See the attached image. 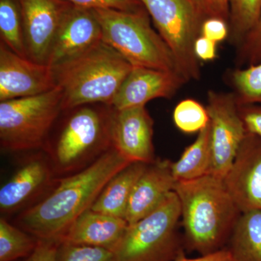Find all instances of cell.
<instances>
[{"label": "cell", "mask_w": 261, "mask_h": 261, "mask_svg": "<svg viewBox=\"0 0 261 261\" xmlns=\"http://www.w3.org/2000/svg\"><path fill=\"white\" fill-rule=\"evenodd\" d=\"M173 261H235L232 254L227 247L221 249L218 251L207 254V255H200L196 258H187L185 254H181L176 257Z\"/></svg>", "instance_id": "obj_35"}, {"label": "cell", "mask_w": 261, "mask_h": 261, "mask_svg": "<svg viewBox=\"0 0 261 261\" xmlns=\"http://www.w3.org/2000/svg\"><path fill=\"white\" fill-rule=\"evenodd\" d=\"M206 109L210 118L211 174L224 179L247 135V130L233 92L208 91Z\"/></svg>", "instance_id": "obj_9"}, {"label": "cell", "mask_w": 261, "mask_h": 261, "mask_svg": "<svg viewBox=\"0 0 261 261\" xmlns=\"http://www.w3.org/2000/svg\"><path fill=\"white\" fill-rule=\"evenodd\" d=\"M70 4L88 9H113L126 12L146 10L140 0H63Z\"/></svg>", "instance_id": "obj_29"}, {"label": "cell", "mask_w": 261, "mask_h": 261, "mask_svg": "<svg viewBox=\"0 0 261 261\" xmlns=\"http://www.w3.org/2000/svg\"><path fill=\"white\" fill-rule=\"evenodd\" d=\"M241 213L261 210V137L247 132L224 178Z\"/></svg>", "instance_id": "obj_13"}, {"label": "cell", "mask_w": 261, "mask_h": 261, "mask_svg": "<svg viewBox=\"0 0 261 261\" xmlns=\"http://www.w3.org/2000/svg\"><path fill=\"white\" fill-rule=\"evenodd\" d=\"M173 119L178 129L185 134L199 133L210 122L206 108L193 99L178 102L173 111Z\"/></svg>", "instance_id": "obj_26"}, {"label": "cell", "mask_w": 261, "mask_h": 261, "mask_svg": "<svg viewBox=\"0 0 261 261\" xmlns=\"http://www.w3.org/2000/svg\"><path fill=\"white\" fill-rule=\"evenodd\" d=\"M154 27L172 51L178 73L186 82L199 80L200 61L195 43L204 22L212 18L202 0H140Z\"/></svg>", "instance_id": "obj_7"}, {"label": "cell", "mask_w": 261, "mask_h": 261, "mask_svg": "<svg viewBox=\"0 0 261 261\" xmlns=\"http://www.w3.org/2000/svg\"><path fill=\"white\" fill-rule=\"evenodd\" d=\"M133 65L101 42L83 54L53 67L61 89L63 111L89 104L111 105Z\"/></svg>", "instance_id": "obj_3"}, {"label": "cell", "mask_w": 261, "mask_h": 261, "mask_svg": "<svg viewBox=\"0 0 261 261\" xmlns=\"http://www.w3.org/2000/svg\"><path fill=\"white\" fill-rule=\"evenodd\" d=\"M186 81L177 72L133 66L110 106L116 110L145 106L158 99H170Z\"/></svg>", "instance_id": "obj_15"}, {"label": "cell", "mask_w": 261, "mask_h": 261, "mask_svg": "<svg viewBox=\"0 0 261 261\" xmlns=\"http://www.w3.org/2000/svg\"><path fill=\"white\" fill-rule=\"evenodd\" d=\"M226 247L235 261H261V210L242 213Z\"/></svg>", "instance_id": "obj_21"}, {"label": "cell", "mask_w": 261, "mask_h": 261, "mask_svg": "<svg viewBox=\"0 0 261 261\" xmlns=\"http://www.w3.org/2000/svg\"><path fill=\"white\" fill-rule=\"evenodd\" d=\"M148 164L132 162L115 175L92 207L96 212L124 219L134 187Z\"/></svg>", "instance_id": "obj_19"}, {"label": "cell", "mask_w": 261, "mask_h": 261, "mask_svg": "<svg viewBox=\"0 0 261 261\" xmlns=\"http://www.w3.org/2000/svg\"><path fill=\"white\" fill-rule=\"evenodd\" d=\"M39 240L19 229L4 219H0V261H14L28 257Z\"/></svg>", "instance_id": "obj_25"}, {"label": "cell", "mask_w": 261, "mask_h": 261, "mask_svg": "<svg viewBox=\"0 0 261 261\" xmlns=\"http://www.w3.org/2000/svg\"><path fill=\"white\" fill-rule=\"evenodd\" d=\"M130 163L110 147L87 168L60 180L47 197L24 211L20 225L39 240L61 243L75 220L92 208L110 180Z\"/></svg>", "instance_id": "obj_1"}, {"label": "cell", "mask_w": 261, "mask_h": 261, "mask_svg": "<svg viewBox=\"0 0 261 261\" xmlns=\"http://www.w3.org/2000/svg\"><path fill=\"white\" fill-rule=\"evenodd\" d=\"M211 17L224 19L228 21L229 17L228 0H202Z\"/></svg>", "instance_id": "obj_34"}, {"label": "cell", "mask_w": 261, "mask_h": 261, "mask_svg": "<svg viewBox=\"0 0 261 261\" xmlns=\"http://www.w3.org/2000/svg\"><path fill=\"white\" fill-rule=\"evenodd\" d=\"M57 261H117L111 250L103 247L61 243Z\"/></svg>", "instance_id": "obj_27"}, {"label": "cell", "mask_w": 261, "mask_h": 261, "mask_svg": "<svg viewBox=\"0 0 261 261\" xmlns=\"http://www.w3.org/2000/svg\"><path fill=\"white\" fill-rule=\"evenodd\" d=\"M181 205L171 192L151 214L128 225L113 250L117 261H173L185 253Z\"/></svg>", "instance_id": "obj_6"}, {"label": "cell", "mask_w": 261, "mask_h": 261, "mask_svg": "<svg viewBox=\"0 0 261 261\" xmlns=\"http://www.w3.org/2000/svg\"><path fill=\"white\" fill-rule=\"evenodd\" d=\"M61 89L0 102V144L8 151L44 147L61 113Z\"/></svg>", "instance_id": "obj_8"}, {"label": "cell", "mask_w": 261, "mask_h": 261, "mask_svg": "<svg viewBox=\"0 0 261 261\" xmlns=\"http://www.w3.org/2000/svg\"><path fill=\"white\" fill-rule=\"evenodd\" d=\"M239 111L247 132L261 137L260 105L239 106Z\"/></svg>", "instance_id": "obj_31"}, {"label": "cell", "mask_w": 261, "mask_h": 261, "mask_svg": "<svg viewBox=\"0 0 261 261\" xmlns=\"http://www.w3.org/2000/svg\"><path fill=\"white\" fill-rule=\"evenodd\" d=\"M60 243L56 240H39L35 250L24 261H57Z\"/></svg>", "instance_id": "obj_32"}, {"label": "cell", "mask_w": 261, "mask_h": 261, "mask_svg": "<svg viewBox=\"0 0 261 261\" xmlns=\"http://www.w3.org/2000/svg\"><path fill=\"white\" fill-rule=\"evenodd\" d=\"M217 43L203 36L197 38L195 43V56L200 61H212L217 57Z\"/></svg>", "instance_id": "obj_33"}, {"label": "cell", "mask_w": 261, "mask_h": 261, "mask_svg": "<svg viewBox=\"0 0 261 261\" xmlns=\"http://www.w3.org/2000/svg\"><path fill=\"white\" fill-rule=\"evenodd\" d=\"M56 87L51 66L19 56L0 42V102L38 95Z\"/></svg>", "instance_id": "obj_11"}, {"label": "cell", "mask_w": 261, "mask_h": 261, "mask_svg": "<svg viewBox=\"0 0 261 261\" xmlns=\"http://www.w3.org/2000/svg\"><path fill=\"white\" fill-rule=\"evenodd\" d=\"M27 58L48 65L58 29L69 8L63 0H18Z\"/></svg>", "instance_id": "obj_10"}, {"label": "cell", "mask_w": 261, "mask_h": 261, "mask_svg": "<svg viewBox=\"0 0 261 261\" xmlns=\"http://www.w3.org/2000/svg\"><path fill=\"white\" fill-rule=\"evenodd\" d=\"M101 42L102 28L94 10L70 5L58 29L48 65L51 68L61 65Z\"/></svg>", "instance_id": "obj_14"}, {"label": "cell", "mask_w": 261, "mask_h": 261, "mask_svg": "<svg viewBox=\"0 0 261 261\" xmlns=\"http://www.w3.org/2000/svg\"><path fill=\"white\" fill-rule=\"evenodd\" d=\"M225 80L231 87L238 106H261V62L230 70Z\"/></svg>", "instance_id": "obj_23"}, {"label": "cell", "mask_w": 261, "mask_h": 261, "mask_svg": "<svg viewBox=\"0 0 261 261\" xmlns=\"http://www.w3.org/2000/svg\"><path fill=\"white\" fill-rule=\"evenodd\" d=\"M171 171L176 181H190L211 174L212 153L210 122L201 130L193 143L185 149L180 159L171 162Z\"/></svg>", "instance_id": "obj_20"}, {"label": "cell", "mask_w": 261, "mask_h": 261, "mask_svg": "<svg viewBox=\"0 0 261 261\" xmlns=\"http://www.w3.org/2000/svg\"><path fill=\"white\" fill-rule=\"evenodd\" d=\"M185 249L207 255L226 247L241 215L225 186L212 174L176 181Z\"/></svg>", "instance_id": "obj_2"}, {"label": "cell", "mask_w": 261, "mask_h": 261, "mask_svg": "<svg viewBox=\"0 0 261 261\" xmlns=\"http://www.w3.org/2000/svg\"><path fill=\"white\" fill-rule=\"evenodd\" d=\"M261 62V15L254 28L237 48V68H244Z\"/></svg>", "instance_id": "obj_28"}, {"label": "cell", "mask_w": 261, "mask_h": 261, "mask_svg": "<svg viewBox=\"0 0 261 261\" xmlns=\"http://www.w3.org/2000/svg\"><path fill=\"white\" fill-rule=\"evenodd\" d=\"M102 28V42L133 66L178 72L172 51L151 27L147 10H94Z\"/></svg>", "instance_id": "obj_4"}, {"label": "cell", "mask_w": 261, "mask_h": 261, "mask_svg": "<svg viewBox=\"0 0 261 261\" xmlns=\"http://www.w3.org/2000/svg\"><path fill=\"white\" fill-rule=\"evenodd\" d=\"M228 21L222 18L212 17L204 22L201 35L218 44L228 39Z\"/></svg>", "instance_id": "obj_30"}, {"label": "cell", "mask_w": 261, "mask_h": 261, "mask_svg": "<svg viewBox=\"0 0 261 261\" xmlns=\"http://www.w3.org/2000/svg\"><path fill=\"white\" fill-rule=\"evenodd\" d=\"M228 41L238 48L254 28L261 15V0H228Z\"/></svg>", "instance_id": "obj_22"}, {"label": "cell", "mask_w": 261, "mask_h": 261, "mask_svg": "<svg viewBox=\"0 0 261 261\" xmlns=\"http://www.w3.org/2000/svg\"><path fill=\"white\" fill-rule=\"evenodd\" d=\"M50 177V167L44 158L29 159L1 187V212H12L23 205L47 185Z\"/></svg>", "instance_id": "obj_18"}, {"label": "cell", "mask_w": 261, "mask_h": 261, "mask_svg": "<svg viewBox=\"0 0 261 261\" xmlns=\"http://www.w3.org/2000/svg\"><path fill=\"white\" fill-rule=\"evenodd\" d=\"M113 108L89 104L63 111L65 117L51 142H47L58 171H70L111 147Z\"/></svg>", "instance_id": "obj_5"}, {"label": "cell", "mask_w": 261, "mask_h": 261, "mask_svg": "<svg viewBox=\"0 0 261 261\" xmlns=\"http://www.w3.org/2000/svg\"><path fill=\"white\" fill-rule=\"evenodd\" d=\"M171 164L168 160L160 159L148 164L130 196L124 217L128 225L135 224L151 214L174 191L176 181Z\"/></svg>", "instance_id": "obj_16"}, {"label": "cell", "mask_w": 261, "mask_h": 261, "mask_svg": "<svg viewBox=\"0 0 261 261\" xmlns=\"http://www.w3.org/2000/svg\"><path fill=\"white\" fill-rule=\"evenodd\" d=\"M0 37L11 50L27 58L18 0H0Z\"/></svg>", "instance_id": "obj_24"}, {"label": "cell", "mask_w": 261, "mask_h": 261, "mask_svg": "<svg viewBox=\"0 0 261 261\" xmlns=\"http://www.w3.org/2000/svg\"><path fill=\"white\" fill-rule=\"evenodd\" d=\"M128 226L124 219L89 209L68 228L61 243L103 247L113 251Z\"/></svg>", "instance_id": "obj_17"}, {"label": "cell", "mask_w": 261, "mask_h": 261, "mask_svg": "<svg viewBox=\"0 0 261 261\" xmlns=\"http://www.w3.org/2000/svg\"><path fill=\"white\" fill-rule=\"evenodd\" d=\"M154 121L145 106L113 109L111 121V147L130 162L150 164L156 161Z\"/></svg>", "instance_id": "obj_12"}]
</instances>
